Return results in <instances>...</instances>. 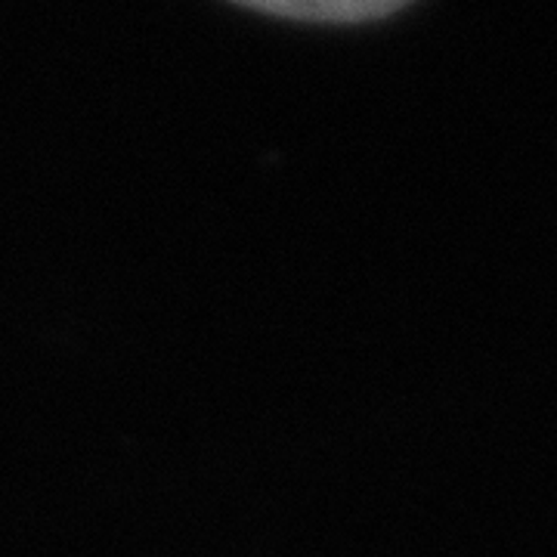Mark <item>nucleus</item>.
Segmentation results:
<instances>
[{"mask_svg":"<svg viewBox=\"0 0 557 557\" xmlns=\"http://www.w3.org/2000/svg\"><path fill=\"white\" fill-rule=\"evenodd\" d=\"M260 13L304 22H366L397 13L409 0H236Z\"/></svg>","mask_w":557,"mask_h":557,"instance_id":"obj_1","label":"nucleus"}]
</instances>
